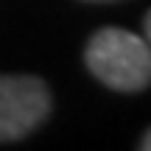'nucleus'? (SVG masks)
<instances>
[{
	"label": "nucleus",
	"mask_w": 151,
	"mask_h": 151,
	"mask_svg": "<svg viewBox=\"0 0 151 151\" xmlns=\"http://www.w3.org/2000/svg\"><path fill=\"white\" fill-rule=\"evenodd\" d=\"M140 146H143V148H146V151H151V132H148V134H146V137H143V143H140Z\"/></svg>",
	"instance_id": "7ed1b4c3"
},
{
	"label": "nucleus",
	"mask_w": 151,
	"mask_h": 151,
	"mask_svg": "<svg viewBox=\"0 0 151 151\" xmlns=\"http://www.w3.org/2000/svg\"><path fill=\"white\" fill-rule=\"evenodd\" d=\"M90 3H104V0H90Z\"/></svg>",
	"instance_id": "39448f33"
},
{
	"label": "nucleus",
	"mask_w": 151,
	"mask_h": 151,
	"mask_svg": "<svg viewBox=\"0 0 151 151\" xmlns=\"http://www.w3.org/2000/svg\"><path fill=\"white\" fill-rule=\"evenodd\" d=\"M87 65L106 87L137 92L151 84V48L123 28H104L87 45Z\"/></svg>",
	"instance_id": "f257e3e1"
},
{
	"label": "nucleus",
	"mask_w": 151,
	"mask_h": 151,
	"mask_svg": "<svg viewBox=\"0 0 151 151\" xmlns=\"http://www.w3.org/2000/svg\"><path fill=\"white\" fill-rule=\"evenodd\" d=\"M50 109V92L34 76H0V143L31 134Z\"/></svg>",
	"instance_id": "f03ea898"
},
{
	"label": "nucleus",
	"mask_w": 151,
	"mask_h": 151,
	"mask_svg": "<svg viewBox=\"0 0 151 151\" xmlns=\"http://www.w3.org/2000/svg\"><path fill=\"white\" fill-rule=\"evenodd\" d=\"M146 34H148V39H151V11L146 14Z\"/></svg>",
	"instance_id": "20e7f679"
}]
</instances>
